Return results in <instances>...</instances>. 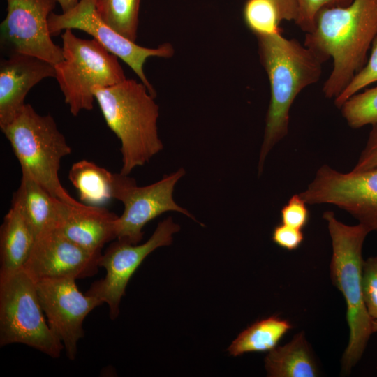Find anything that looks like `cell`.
Segmentation results:
<instances>
[{
    "label": "cell",
    "mask_w": 377,
    "mask_h": 377,
    "mask_svg": "<svg viewBox=\"0 0 377 377\" xmlns=\"http://www.w3.org/2000/svg\"><path fill=\"white\" fill-rule=\"evenodd\" d=\"M377 36V0H353L347 6L321 10L304 45L333 67L323 92L335 99L367 64V53Z\"/></svg>",
    "instance_id": "1"
},
{
    "label": "cell",
    "mask_w": 377,
    "mask_h": 377,
    "mask_svg": "<svg viewBox=\"0 0 377 377\" xmlns=\"http://www.w3.org/2000/svg\"><path fill=\"white\" fill-rule=\"evenodd\" d=\"M256 38L271 94L258 161L260 175L269 152L288 133L293 101L304 89L318 82L325 61L304 43L286 38L281 32Z\"/></svg>",
    "instance_id": "2"
},
{
    "label": "cell",
    "mask_w": 377,
    "mask_h": 377,
    "mask_svg": "<svg viewBox=\"0 0 377 377\" xmlns=\"http://www.w3.org/2000/svg\"><path fill=\"white\" fill-rule=\"evenodd\" d=\"M93 92L108 126L121 142L120 173L128 175L163 149L157 129L159 107L147 87L133 79L95 87Z\"/></svg>",
    "instance_id": "3"
},
{
    "label": "cell",
    "mask_w": 377,
    "mask_h": 377,
    "mask_svg": "<svg viewBox=\"0 0 377 377\" xmlns=\"http://www.w3.org/2000/svg\"><path fill=\"white\" fill-rule=\"evenodd\" d=\"M323 217L327 221L332 239L330 277L346 304L350 334L341 362L342 370L347 374L361 359L374 333L372 319L366 309L362 294V247L370 231L361 223H343L332 211L325 212Z\"/></svg>",
    "instance_id": "4"
},
{
    "label": "cell",
    "mask_w": 377,
    "mask_h": 377,
    "mask_svg": "<svg viewBox=\"0 0 377 377\" xmlns=\"http://www.w3.org/2000/svg\"><path fill=\"white\" fill-rule=\"evenodd\" d=\"M25 174L42 184L54 197L77 205L59 177L61 159L72 149L50 114L41 115L26 103L13 120L1 128Z\"/></svg>",
    "instance_id": "5"
},
{
    "label": "cell",
    "mask_w": 377,
    "mask_h": 377,
    "mask_svg": "<svg viewBox=\"0 0 377 377\" xmlns=\"http://www.w3.org/2000/svg\"><path fill=\"white\" fill-rule=\"evenodd\" d=\"M64 31V59L54 65L55 78L71 113L77 116L93 109L94 87H108L126 78L118 57L97 40L78 38L72 29Z\"/></svg>",
    "instance_id": "6"
},
{
    "label": "cell",
    "mask_w": 377,
    "mask_h": 377,
    "mask_svg": "<svg viewBox=\"0 0 377 377\" xmlns=\"http://www.w3.org/2000/svg\"><path fill=\"white\" fill-rule=\"evenodd\" d=\"M35 281L25 269L0 277V346L22 343L52 358L64 346L50 329Z\"/></svg>",
    "instance_id": "7"
},
{
    "label": "cell",
    "mask_w": 377,
    "mask_h": 377,
    "mask_svg": "<svg viewBox=\"0 0 377 377\" xmlns=\"http://www.w3.org/2000/svg\"><path fill=\"white\" fill-rule=\"evenodd\" d=\"M185 173V170L180 168L145 186H138L135 179L128 175L116 173L114 199L121 201L124 207L122 214L115 221L116 239L138 244L142 239L145 226L166 212H177L197 221L173 199L175 186Z\"/></svg>",
    "instance_id": "8"
},
{
    "label": "cell",
    "mask_w": 377,
    "mask_h": 377,
    "mask_svg": "<svg viewBox=\"0 0 377 377\" xmlns=\"http://www.w3.org/2000/svg\"><path fill=\"white\" fill-rule=\"evenodd\" d=\"M300 195L307 205H334L370 232L377 230V166L343 173L323 165Z\"/></svg>",
    "instance_id": "9"
},
{
    "label": "cell",
    "mask_w": 377,
    "mask_h": 377,
    "mask_svg": "<svg viewBox=\"0 0 377 377\" xmlns=\"http://www.w3.org/2000/svg\"><path fill=\"white\" fill-rule=\"evenodd\" d=\"M48 29L50 34L54 36L65 29H79L89 34L110 53L124 61L154 97L156 92L145 75V63L151 57L170 58L174 54V48L169 43H164L156 48H149L119 34L99 17L96 10L95 0H79L66 12L52 13L48 18Z\"/></svg>",
    "instance_id": "10"
},
{
    "label": "cell",
    "mask_w": 377,
    "mask_h": 377,
    "mask_svg": "<svg viewBox=\"0 0 377 377\" xmlns=\"http://www.w3.org/2000/svg\"><path fill=\"white\" fill-rule=\"evenodd\" d=\"M7 14L0 25V46L7 57L34 56L54 65L63 60L62 47L51 38L48 18L57 0H6Z\"/></svg>",
    "instance_id": "11"
},
{
    "label": "cell",
    "mask_w": 377,
    "mask_h": 377,
    "mask_svg": "<svg viewBox=\"0 0 377 377\" xmlns=\"http://www.w3.org/2000/svg\"><path fill=\"white\" fill-rule=\"evenodd\" d=\"M180 230L171 217L161 221L150 238L142 244H132L117 239L105 251L99 266L105 268V276L93 283L87 294L106 303L110 318L115 319L119 313V304L128 281L145 260L155 249L170 245L173 235Z\"/></svg>",
    "instance_id": "12"
},
{
    "label": "cell",
    "mask_w": 377,
    "mask_h": 377,
    "mask_svg": "<svg viewBox=\"0 0 377 377\" xmlns=\"http://www.w3.org/2000/svg\"><path fill=\"white\" fill-rule=\"evenodd\" d=\"M75 281L72 278H52L36 281L47 323L71 360L76 358L78 341L84 337L85 318L103 304L98 297L80 292Z\"/></svg>",
    "instance_id": "13"
},
{
    "label": "cell",
    "mask_w": 377,
    "mask_h": 377,
    "mask_svg": "<svg viewBox=\"0 0 377 377\" xmlns=\"http://www.w3.org/2000/svg\"><path fill=\"white\" fill-rule=\"evenodd\" d=\"M101 254L68 239L53 223L36 236L24 269L35 282L52 278L82 279L98 272Z\"/></svg>",
    "instance_id": "14"
},
{
    "label": "cell",
    "mask_w": 377,
    "mask_h": 377,
    "mask_svg": "<svg viewBox=\"0 0 377 377\" xmlns=\"http://www.w3.org/2000/svg\"><path fill=\"white\" fill-rule=\"evenodd\" d=\"M54 65L40 58L14 54L0 61V128L10 123L20 112L25 98L38 82L55 77Z\"/></svg>",
    "instance_id": "15"
},
{
    "label": "cell",
    "mask_w": 377,
    "mask_h": 377,
    "mask_svg": "<svg viewBox=\"0 0 377 377\" xmlns=\"http://www.w3.org/2000/svg\"><path fill=\"white\" fill-rule=\"evenodd\" d=\"M118 216L101 206L80 202L71 205L58 201L55 228L68 239L92 253H102L103 247L116 239Z\"/></svg>",
    "instance_id": "16"
},
{
    "label": "cell",
    "mask_w": 377,
    "mask_h": 377,
    "mask_svg": "<svg viewBox=\"0 0 377 377\" xmlns=\"http://www.w3.org/2000/svg\"><path fill=\"white\" fill-rule=\"evenodd\" d=\"M35 239L36 235L27 221L12 205L0 228V277L24 268Z\"/></svg>",
    "instance_id": "17"
},
{
    "label": "cell",
    "mask_w": 377,
    "mask_h": 377,
    "mask_svg": "<svg viewBox=\"0 0 377 377\" xmlns=\"http://www.w3.org/2000/svg\"><path fill=\"white\" fill-rule=\"evenodd\" d=\"M59 200L38 182L22 174L20 186L13 195L12 205L20 210L36 237L53 225Z\"/></svg>",
    "instance_id": "18"
},
{
    "label": "cell",
    "mask_w": 377,
    "mask_h": 377,
    "mask_svg": "<svg viewBox=\"0 0 377 377\" xmlns=\"http://www.w3.org/2000/svg\"><path fill=\"white\" fill-rule=\"evenodd\" d=\"M268 376L316 377L318 369L303 332L282 346L269 351L265 360Z\"/></svg>",
    "instance_id": "19"
},
{
    "label": "cell",
    "mask_w": 377,
    "mask_h": 377,
    "mask_svg": "<svg viewBox=\"0 0 377 377\" xmlns=\"http://www.w3.org/2000/svg\"><path fill=\"white\" fill-rule=\"evenodd\" d=\"M115 174L92 161L80 160L72 165L68 179L82 203L101 206L114 198Z\"/></svg>",
    "instance_id": "20"
},
{
    "label": "cell",
    "mask_w": 377,
    "mask_h": 377,
    "mask_svg": "<svg viewBox=\"0 0 377 377\" xmlns=\"http://www.w3.org/2000/svg\"><path fill=\"white\" fill-rule=\"evenodd\" d=\"M292 327L288 320L276 316L257 320L237 336L228 350L235 357L246 353L270 351Z\"/></svg>",
    "instance_id": "21"
},
{
    "label": "cell",
    "mask_w": 377,
    "mask_h": 377,
    "mask_svg": "<svg viewBox=\"0 0 377 377\" xmlns=\"http://www.w3.org/2000/svg\"><path fill=\"white\" fill-rule=\"evenodd\" d=\"M140 0H95L96 10L108 25L135 42Z\"/></svg>",
    "instance_id": "22"
},
{
    "label": "cell",
    "mask_w": 377,
    "mask_h": 377,
    "mask_svg": "<svg viewBox=\"0 0 377 377\" xmlns=\"http://www.w3.org/2000/svg\"><path fill=\"white\" fill-rule=\"evenodd\" d=\"M243 16L246 25L256 36L281 32V19L272 0H246Z\"/></svg>",
    "instance_id": "23"
},
{
    "label": "cell",
    "mask_w": 377,
    "mask_h": 377,
    "mask_svg": "<svg viewBox=\"0 0 377 377\" xmlns=\"http://www.w3.org/2000/svg\"><path fill=\"white\" fill-rule=\"evenodd\" d=\"M339 109L348 125L352 128H360L376 123L377 86L354 94Z\"/></svg>",
    "instance_id": "24"
},
{
    "label": "cell",
    "mask_w": 377,
    "mask_h": 377,
    "mask_svg": "<svg viewBox=\"0 0 377 377\" xmlns=\"http://www.w3.org/2000/svg\"><path fill=\"white\" fill-rule=\"evenodd\" d=\"M371 47V54L365 66L355 74L343 91L334 99V104L338 108L350 97L377 82V36Z\"/></svg>",
    "instance_id": "25"
},
{
    "label": "cell",
    "mask_w": 377,
    "mask_h": 377,
    "mask_svg": "<svg viewBox=\"0 0 377 377\" xmlns=\"http://www.w3.org/2000/svg\"><path fill=\"white\" fill-rule=\"evenodd\" d=\"M297 7L295 24L303 31L309 33L315 27L318 13L327 8L344 7L353 0H295Z\"/></svg>",
    "instance_id": "26"
},
{
    "label": "cell",
    "mask_w": 377,
    "mask_h": 377,
    "mask_svg": "<svg viewBox=\"0 0 377 377\" xmlns=\"http://www.w3.org/2000/svg\"><path fill=\"white\" fill-rule=\"evenodd\" d=\"M362 294L368 314L372 320H377V262L375 257L364 260Z\"/></svg>",
    "instance_id": "27"
},
{
    "label": "cell",
    "mask_w": 377,
    "mask_h": 377,
    "mask_svg": "<svg viewBox=\"0 0 377 377\" xmlns=\"http://www.w3.org/2000/svg\"><path fill=\"white\" fill-rule=\"evenodd\" d=\"M306 205L300 194L293 195L281 210V223L302 230L309 219Z\"/></svg>",
    "instance_id": "28"
},
{
    "label": "cell",
    "mask_w": 377,
    "mask_h": 377,
    "mask_svg": "<svg viewBox=\"0 0 377 377\" xmlns=\"http://www.w3.org/2000/svg\"><path fill=\"white\" fill-rule=\"evenodd\" d=\"M272 239L281 248L288 251H293L302 243L304 234L302 230L281 223L274 227Z\"/></svg>",
    "instance_id": "29"
},
{
    "label": "cell",
    "mask_w": 377,
    "mask_h": 377,
    "mask_svg": "<svg viewBox=\"0 0 377 377\" xmlns=\"http://www.w3.org/2000/svg\"><path fill=\"white\" fill-rule=\"evenodd\" d=\"M377 166V121L371 125L366 145L353 168L354 171H363Z\"/></svg>",
    "instance_id": "30"
},
{
    "label": "cell",
    "mask_w": 377,
    "mask_h": 377,
    "mask_svg": "<svg viewBox=\"0 0 377 377\" xmlns=\"http://www.w3.org/2000/svg\"><path fill=\"white\" fill-rule=\"evenodd\" d=\"M278 8L281 20L294 21L297 15L295 0H272Z\"/></svg>",
    "instance_id": "31"
},
{
    "label": "cell",
    "mask_w": 377,
    "mask_h": 377,
    "mask_svg": "<svg viewBox=\"0 0 377 377\" xmlns=\"http://www.w3.org/2000/svg\"><path fill=\"white\" fill-rule=\"evenodd\" d=\"M62 12H66L73 8L78 2L79 0H57Z\"/></svg>",
    "instance_id": "32"
},
{
    "label": "cell",
    "mask_w": 377,
    "mask_h": 377,
    "mask_svg": "<svg viewBox=\"0 0 377 377\" xmlns=\"http://www.w3.org/2000/svg\"><path fill=\"white\" fill-rule=\"evenodd\" d=\"M372 328L374 332H377V320H372Z\"/></svg>",
    "instance_id": "33"
},
{
    "label": "cell",
    "mask_w": 377,
    "mask_h": 377,
    "mask_svg": "<svg viewBox=\"0 0 377 377\" xmlns=\"http://www.w3.org/2000/svg\"><path fill=\"white\" fill-rule=\"evenodd\" d=\"M374 257H375V259H376V262H377V256H374Z\"/></svg>",
    "instance_id": "34"
}]
</instances>
